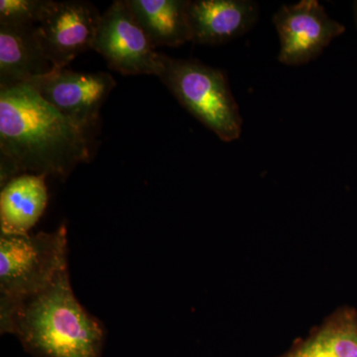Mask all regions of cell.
Returning <instances> with one entry per match:
<instances>
[{
	"label": "cell",
	"instance_id": "2",
	"mask_svg": "<svg viewBox=\"0 0 357 357\" xmlns=\"http://www.w3.org/2000/svg\"><path fill=\"white\" fill-rule=\"evenodd\" d=\"M0 330L35 357H100L105 330L77 301L69 268L38 292L0 306Z\"/></svg>",
	"mask_w": 357,
	"mask_h": 357
},
{
	"label": "cell",
	"instance_id": "5",
	"mask_svg": "<svg viewBox=\"0 0 357 357\" xmlns=\"http://www.w3.org/2000/svg\"><path fill=\"white\" fill-rule=\"evenodd\" d=\"M93 50L105 59L110 69L124 76H159L162 55L155 52L128 3L116 0L102 14Z\"/></svg>",
	"mask_w": 357,
	"mask_h": 357
},
{
	"label": "cell",
	"instance_id": "14",
	"mask_svg": "<svg viewBox=\"0 0 357 357\" xmlns=\"http://www.w3.org/2000/svg\"><path fill=\"white\" fill-rule=\"evenodd\" d=\"M54 0H1L0 25L37 26L50 11Z\"/></svg>",
	"mask_w": 357,
	"mask_h": 357
},
{
	"label": "cell",
	"instance_id": "4",
	"mask_svg": "<svg viewBox=\"0 0 357 357\" xmlns=\"http://www.w3.org/2000/svg\"><path fill=\"white\" fill-rule=\"evenodd\" d=\"M68 268L67 227L37 234H0V306L38 292Z\"/></svg>",
	"mask_w": 357,
	"mask_h": 357
},
{
	"label": "cell",
	"instance_id": "10",
	"mask_svg": "<svg viewBox=\"0 0 357 357\" xmlns=\"http://www.w3.org/2000/svg\"><path fill=\"white\" fill-rule=\"evenodd\" d=\"M53 69L36 26L0 25V89L29 84Z\"/></svg>",
	"mask_w": 357,
	"mask_h": 357
},
{
	"label": "cell",
	"instance_id": "6",
	"mask_svg": "<svg viewBox=\"0 0 357 357\" xmlns=\"http://www.w3.org/2000/svg\"><path fill=\"white\" fill-rule=\"evenodd\" d=\"M272 21L280 41L278 61L293 67L316 60L347 30L326 13L318 0L282 6Z\"/></svg>",
	"mask_w": 357,
	"mask_h": 357
},
{
	"label": "cell",
	"instance_id": "1",
	"mask_svg": "<svg viewBox=\"0 0 357 357\" xmlns=\"http://www.w3.org/2000/svg\"><path fill=\"white\" fill-rule=\"evenodd\" d=\"M91 131L29 84L0 89V182L21 174L67 178L91 156Z\"/></svg>",
	"mask_w": 357,
	"mask_h": 357
},
{
	"label": "cell",
	"instance_id": "9",
	"mask_svg": "<svg viewBox=\"0 0 357 357\" xmlns=\"http://www.w3.org/2000/svg\"><path fill=\"white\" fill-rule=\"evenodd\" d=\"M259 6L250 0H192L188 6L191 42L217 46L253 29Z\"/></svg>",
	"mask_w": 357,
	"mask_h": 357
},
{
	"label": "cell",
	"instance_id": "15",
	"mask_svg": "<svg viewBox=\"0 0 357 357\" xmlns=\"http://www.w3.org/2000/svg\"><path fill=\"white\" fill-rule=\"evenodd\" d=\"M352 11H354V24H356L357 29V0L354 2V4H352Z\"/></svg>",
	"mask_w": 357,
	"mask_h": 357
},
{
	"label": "cell",
	"instance_id": "12",
	"mask_svg": "<svg viewBox=\"0 0 357 357\" xmlns=\"http://www.w3.org/2000/svg\"><path fill=\"white\" fill-rule=\"evenodd\" d=\"M276 357H357V310L337 307Z\"/></svg>",
	"mask_w": 357,
	"mask_h": 357
},
{
	"label": "cell",
	"instance_id": "8",
	"mask_svg": "<svg viewBox=\"0 0 357 357\" xmlns=\"http://www.w3.org/2000/svg\"><path fill=\"white\" fill-rule=\"evenodd\" d=\"M100 18L102 14L91 2H54L36 26L42 50L54 68H67L77 56L93 49Z\"/></svg>",
	"mask_w": 357,
	"mask_h": 357
},
{
	"label": "cell",
	"instance_id": "7",
	"mask_svg": "<svg viewBox=\"0 0 357 357\" xmlns=\"http://www.w3.org/2000/svg\"><path fill=\"white\" fill-rule=\"evenodd\" d=\"M29 84L61 114L91 131L116 82L105 72L79 73L54 68Z\"/></svg>",
	"mask_w": 357,
	"mask_h": 357
},
{
	"label": "cell",
	"instance_id": "3",
	"mask_svg": "<svg viewBox=\"0 0 357 357\" xmlns=\"http://www.w3.org/2000/svg\"><path fill=\"white\" fill-rule=\"evenodd\" d=\"M158 77L178 102L223 142L241 137L243 116L222 70L163 54Z\"/></svg>",
	"mask_w": 357,
	"mask_h": 357
},
{
	"label": "cell",
	"instance_id": "11",
	"mask_svg": "<svg viewBox=\"0 0 357 357\" xmlns=\"http://www.w3.org/2000/svg\"><path fill=\"white\" fill-rule=\"evenodd\" d=\"M46 178L21 174L1 185L0 230L4 234H28L48 203Z\"/></svg>",
	"mask_w": 357,
	"mask_h": 357
},
{
	"label": "cell",
	"instance_id": "13",
	"mask_svg": "<svg viewBox=\"0 0 357 357\" xmlns=\"http://www.w3.org/2000/svg\"><path fill=\"white\" fill-rule=\"evenodd\" d=\"M128 3L155 48L191 42L189 0H128Z\"/></svg>",
	"mask_w": 357,
	"mask_h": 357
}]
</instances>
